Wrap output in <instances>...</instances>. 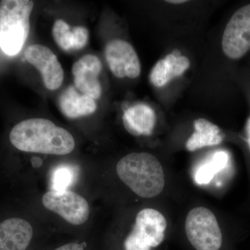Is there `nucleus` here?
<instances>
[{
    "label": "nucleus",
    "instance_id": "14",
    "mask_svg": "<svg viewBox=\"0 0 250 250\" xmlns=\"http://www.w3.org/2000/svg\"><path fill=\"white\" fill-rule=\"evenodd\" d=\"M190 67V61L187 57H177L172 54L166 56L156 62L151 71V83L156 87H163L172 79L181 76Z\"/></svg>",
    "mask_w": 250,
    "mask_h": 250
},
{
    "label": "nucleus",
    "instance_id": "20",
    "mask_svg": "<svg viewBox=\"0 0 250 250\" xmlns=\"http://www.w3.org/2000/svg\"><path fill=\"white\" fill-rule=\"evenodd\" d=\"M245 131H246V141L247 146H248V149L250 153V116L247 120L246 127H245Z\"/></svg>",
    "mask_w": 250,
    "mask_h": 250
},
{
    "label": "nucleus",
    "instance_id": "16",
    "mask_svg": "<svg viewBox=\"0 0 250 250\" xmlns=\"http://www.w3.org/2000/svg\"><path fill=\"white\" fill-rule=\"evenodd\" d=\"M194 128L195 131L186 145L187 149L190 152L208 146H218L225 139V134L219 126L204 118L196 120Z\"/></svg>",
    "mask_w": 250,
    "mask_h": 250
},
{
    "label": "nucleus",
    "instance_id": "5",
    "mask_svg": "<svg viewBox=\"0 0 250 250\" xmlns=\"http://www.w3.org/2000/svg\"><path fill=\"white\" fill-rule=\"evenodd\" d=\"M167 221L159 210L146 208L140 210L134 228L125 238V250H154L165 239Z\"/></svg>",
    "mask_w": 250,
    "mask_h": 250
},
{
    "label": "nucleus",
    "instance_id": "13",
    "mask_svg": "<svg viewBox=\"0 0 250 250\" xmlns=\"http://www.w3.org/2000/svg\"><path fill=\"white\" fill-rule=\"evenodd\" d=\"M59 103L61 111L68 118L89 116L97 109L94 99L80 93L72 85L61 95Z\"/></svg>",
    "mask_w": 250,
    "mask_h": 250
},
{
    "label": "nucleus",
    "instance_id": "9",
    "mask_svg": "<svg viewBox=\"0 0 250 250\" xmlns=\"http://www.w3.org/2000/svg\"><path fill=\"white\" fill-rule=\"evenodd\" d=\"M24 57L41 72L47 89H58L64 80L62 65L54 52L46 46L35 44L29 46L24 52Z\"/></svg>",
    "mask_w": 250,
    "mask_h": 250
},
{
    "label": "nucleus",
    "instance_id": "10",
    "mask_svg": "<svg viewBox=\"0 0 250 250\" xmlns=\"http://www.w3.org/2000/svg\"><path fill=\"white\" fill-rule=\"evenodd\" d=\"M102 69L100 59L93 54H87L77 61L72 68L75 88L94 100L100 98L102 87L98 77Z\"/></svg>",
    "mask_w": 250,
    "mask_h": 250
},
{
    "label": "nucleus",
    "instance_id": "19",
    "mask_svg": "<svg viewBox=\"0 0 250 250\" xmlns=\"http://www.w3.org/2000/svg\"><path fill=\"white\" fill-rule=\"evenodd\" d=\"M54 250H85V248L82 243L74 242V243H69L67 244L62 245V246Z\"/></svg>",
    "mask_w": 250,
    "mask_h": 250
},
{
    "label": "nucleus",
    "instance_id": "6",
    "mask_svg": "<svg viewBox=\"0 0 250 250\" xmlns=\"http://www.w3.org/2000/svg\"><path fill=\"white\" fill-rule=\"evenodd\" d=\"M221 47L224 55L231 62L241 60L250 52V3L238 8L229 19Z\"/></svg>",
    "mask_w": 250,
    "mask_h": 250
},
{
    "label": "nucleus",
    "instance_id": "18",
    "mask_svg": "<svg viewBox=\"0 0 250 250\" xmlns=\"http://www.w3.org/2000/svg\"><path fill=\"white\" fill-rule=\"evenodd\" d=\"M75 170L70 166H62L54 171L51 178V190L62 192L68 190L75 180Z\"/></svg>",
    "mask_w": 250,
    "mask_h": 250
},
{
    "label": "nucleus",
    "instance_id": "3",
    "mask_svg": "<svg viewBox=\"0 0 250 250\" xmlns=\"http://www.w3.org/2000/svg\"><path fill=\"white\" fill-rule=\"evenodd\" d=\"M34 1L2 0L0 1V48L6 55L21 52L30 30V16Z\"/></svg>",
    "mask_w": 250,
    "mask_h": 250
},
{
    "label": "nucleus",
    "instance_id": "8",
    "mask_svg": "<svg viewBox=\"0 0 250 250\" xmlns=\"http://www.w3.org/2000/svg\"><path fill=\"white\" fill-rule=\"evenodd\" d=\"M110 70L118 78L135 79L141 74L139 57L132 45L120 39L110 41L105 50Z\"/></svg>",
    "mask_w": 250,
    "mask_h": 250
},
{
    "label": "nucleus",
    "instance_id": "17",
    "mask_svg": "<svg viewBox=\"0 0 250 250\" xmlns=\"http://www.w3.org/2000/svg\"><path fill=\"white\" fill-rule=\"evenodd\" d=\"M228 161V154L226 152H217L208 162L202 165L195 174V181L197 184L209 183L215 174L225 167Z\"/></svg>",
    "mask_w": 250,
    "mask_h": 250
},
{
    "label": "nucleus",
    "instance_id": "11",
    "mask_svg": "<svg viewBox=\"0 0 250 250\" xmlns=\"http://www.w3.org/2000/svg\"><path fill=\"white\" fill-rule=\"evenodd\" d=\"M33 236L32 225L25 219H6L0 223V250H26Z\"/></svg>",
    "mask_w": 250,
    "mask_h": 250
},
{
    "label": "nucleus",
    "instance_id": "1",
    "mask_svg": "<svg viewBox=\"0 0 250 250\" xmlns=\"http://www.w3.org/2000/svg\"><path fill=\"white\" fill-rule=\"evenodd\" d=\"M11 144L29 153L67 155L75 147V141L67 130L45 118L24 120L15 125L9 134Z\"/></svg>",
    "mask_w": 250,
    "mask_h": 250
},
{
    "label": "nucleus",
    "instance_id": "2",
    "mask_svg": "<svg viewBox=\"0 0 250 250\" xmlns=\"http://www.w3.org/2000/svg\"><path fill=\"white\" fill-rule=\"evenodd\" d=\"M118 177L130 190L142 198H154L164 190L165 173L160 161L147 152L126 154L116 165Z\"/></svg>",
    "mask_w": 250,
    "mask_h": 250
},
{
    "label": "nucleus",
    "instance_id": "4",
    "mask_svg": "<svg viewBox=\"0 0 250 250\" xmlns=\"http://www.w3.org/2000/svg\"><path fill=\"white\" fill-rule=\"evenodd\" d=\"M187 239L195 250H223V231L214 213L203 207L189 211L185 222Z\"/></svg>",
    "mask_w": 250,
    "mask_h": 250
},
{
    "label": "nucleus",
    "instance_id": "15",
    "mask_svg": "<svg viewBox=\"0 0 250 250\" xmlns=\"http://www.w3.org/2000/svg\"><path fill=\"white\" fill-rule=\"evenodd\" d=\"M52 36L56 43L62 50H79L88 43L89 33L84 27L71 28L62 20H57L52 28Z\"/></svg>",
    "mask_w": 250,
    "mask_h": 250
},
{
    "label": "nucleus",
    "instance_id": "12",
    "mask_svg": "<svg viewBox=\"0 0 250 250\" xmlns=\"http://www.w3.org/2000/svg\"><path fill=\"white\" fill-rule=\"evenodd\" d=\"M156 121L154 110L144 104H139L127 108L123 117L125 129L134 136L152 134Z\"/></svg>",
    "mask_w": 250,
    "mask_h": 250
},
{
    "label": "nucleus",
    "instance_id": "21",
    "mask_svg": "<svg viewBox=\"0 0 250 250\" xmlns=\"http://www.w3.org/2000/svg\"><path fill=\"white\" fill-rule=\"evenodd\" d=\"M187 1L185 0H168V1H166V2L170 3V4H184V3L187 2Z\"/></svg>",
    "mask_w": 250,
    "mask_h": 250
},
{
    "label": "nucleus",
    "instance_id": "22",
    "mask_svg": "<svg viewBox=\"0 0 250 250\" xmlns=\"http://www.w3.org/2000/svg\"></svg>",
    "mask_w": 250,
    "mask_h": 250
},
{
    "label": "nucleus",
    "instance_id": "7",
    "mask_svg": "<svg viewBox=\"0 0 250 250\" xmlns=\"http://www.w3.org/2000/svg\"><path fill=\"white\" fill-rule=\"evenodd\" d=\"M45 208L58 215L70 225L80 226L88 221L90 207L84 197L70 190L56 192L49 190L42 197Z\"/></svg>",
    "mask_w": 250,
    "mask_h": 250
}]
</instances>
